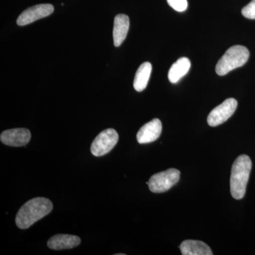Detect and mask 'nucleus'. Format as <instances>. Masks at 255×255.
Instances as JSON below:
<instances>
[{"instance_id": "1", "label": "nucleus", "mask_w": 255, "mask_h": 255, "mask_svg": "<svg viewBox=\"0 0 255 255\" xmlns=\"http://www.w3.org/2000/svg\"><path fill=\"white\" fill-rule=\"evenodd\" d=\"M53 206L46 198L37 197L21 206L16 216V224L20 229H27L51 212Z\"/></svg>"}, {"instance_id": "2", "label": "nucleus", "mask_w": 255, "mask_h": 255, "mask_svg": "<svg viewBox=\"0 0 255 255\" xmlns=\"http://www.w3.org/2000/svg\"><path fill=\"white\" fill-rule=\"evenodd\" d=\"M251 169L252 161L249 156L240 155L235 160L231 176V192L234 199L240 200L244 197Z\"/></svg>"}, {"instance_id": "3", "label": "nucleus", "mask_w": 255, "mask_h": 255, "mask_svg": "<svg viewBox=\"0 0 255 255\" xmlns=\"http://www.w3.org/2000/svg\"><path fill=\"white\" fill-rule=\"evenodd\" d=\"M250 52L246 47L234 46L231 47L221 57L216 66V72L220 76L241 68L249 59Z\"/></svg>"}, {"instance_id": "4", "label": "nucleus", "mask_w": 255, "mask_h": 255, "mask_svg": "<svg viewBox=\"0 0 255 255\" xmlns=\"http://www.w3.org/2000/svg\"><path fill=\"white\" fill-rule=\"evenodd\" d=\"M179 178L180 172L177 169L171 168L158 172L149 179V189L152 192L157 194L165 192L179 182Z\"/></svg>"}, {"instance_id": "5", "label": "nucleus", "mask_w": 255, "mask_h": 255, "mask_svg": "<svg viewBox=\"0 0 255 255\" xmlns=\"http://www.w3.org/2000/svg\"><path fill=\"white\" fill-rule=\"evenodd\" d=\"M119 140L118 132L113 128L106 129L95 137L91 145V152L95 157H101L110 152Z\"/></svg>"}, {"instance_id": "6", "label": "nucleus", "mask_w": 255, "mask_h": 255, "mask_svg": "<svg viewBox=\"0 0 255 255\" xmlns=\"http://www.w3.org/2000/svg\"><path fill=\"white\" fill-rule=\"evenodd\" d=\"M237 107V100L233 98L227 99L210 112L207 118L208 124L210 127H216L224 123L232 117Z\"/></svg>"}, {"instance_id": "7", "label": "nucleus", "mask_w": 255, "mask_h": 255, "mask_svg": "<svg viewBox=\"0 0 255 255\" xmlns=\"http://www.w3.org/2000/svg\"><path fill=\"white\" fill-rule=\"evenodd\" d=\"M54 11V6L50 4L35 5L23 11L16 20V23L20 26H26L34 22L37 20L49 16Z\"/></svg>"}, {"instance_id": "8", "label": "nucleus", "mask_w": 255, "mask_h": 255, "mask_svg": "<svg viewBox=\"0 0 255 255\" xmlns=\"http://www.w3.org/2000/svg\"><path fill=\"white\" fill-rule=\"evenodd\" d=\"M31 134L27 128H14L4 130L0 135V140L4 145L21 147L27 145Z\"/></svg>"}, {"instance_id": "9", "label": "nucleus", "mask_w": 255, "mask_h": 255, "mask_svg": "<svg viewBox=\"0 0 255 255\" xmlns=\"http://www.w3.org/2000/svg\"><path fill=\"white\" fill-rule=\"evenodd\" d=\"M162 123L158 119H154L145 124L137 133V140L140 144H147L155 141L162 132Z\"/></svg>"}, {"instance_id": "10", "label": "nucleus", "mask_w": 255, "mask_h": 255, "mask_svg": "<svg viewBox=\"0 0 255 255\" xmlns=\"http://www.w3.org/2000/svg\"><path fill=\"white\" fill-rule=\"evenodd\" d=\"M81 240L78 236L73 235L58 234L53 236L48 240V245L50 249L60 251V250L72 249L78 246Z\"/></svg>"}, {"instance_id": "11", "label": "nucleus", "mask_w": 255, "mask_h": 255, "mask_svg": "<svg viewBox=\"0 0 255 255\" xmlns=\"http://www.w3.org/2000/svg\"><path fill=\"white\" fill-rule=\"evenodd\" d=\"M130 21L127 15L120 14L114 18L113 38L114 44L116 47L120 46L127 38L128 32Z\"/></svg>"}, {"instance_id": "12", "label": "nucleus", "mask_w": 255, "mask_h": 255, "mask_svg": "<svg viewBox=\"0 0 255 255\" xmlns=\"http://www.w3.org/2000/svg\"><path fill=\"white\" fill-rule=\"evenodd\" d=\"M179 248L183 255H213L210 247L202 241L187 240L182 242Z\"/></svg>"}, {"instance_id": "13", "label": "nucleus", "mask_w": 255, "mask_h": 255, "mask_svg": "<svg viewBox=\"0 0 255 255\" xmlns=\"http://www.w3.org/2000/svg\"><path fill=\"white\" fill-rule=\"evenodd\" d=\"M191 68V62L189 58L183 57L179 58L172 65L168 73V79L171 83H177L187 75Z\"/></svg>"}, {"instance_id": "14", "label": "nucleus", "mask_w": 255, "mask_h": 255, "mask_svg": "<svg viewBox=\"0 0 255 255\" xmlns=\"http://www.w3.org/2000/svg\"><path fill=\"white\" fill-rule=\"evenodd\" d=\"M152 72V65L149 62L143 63L137 69L134 78L133 87L137 92H142L147 87Z\"/></svg>"}, {"instance_id": "15", "label": "nucleus", "mask_w": 255, "mask_h": 255, "mask_svg": "<svg viewBox=\"0 0 255 255\" xmlns=\"http://www.w3.org/2000/svg\"><path fill=\"white\" fill-rule=\"evenodd\" d=\"M167 3L172 9L179 12L185 11L188 6L187 0H167Z\"/></svg>"}, {"instance_id": "16", "label": "nucleus", "mask_w": 255, "mask_h": 255, "mask_svg": "<svg viewBox=\"0 0 255 255\" xmlns=\"http://www.w3.org/2000/svg\"><path fill=\"white\" fill-rule=\"evenodd\" d=\"M242 14L250 19H255V0H253L242 9Z\"/></svg>"}]
</instances>
